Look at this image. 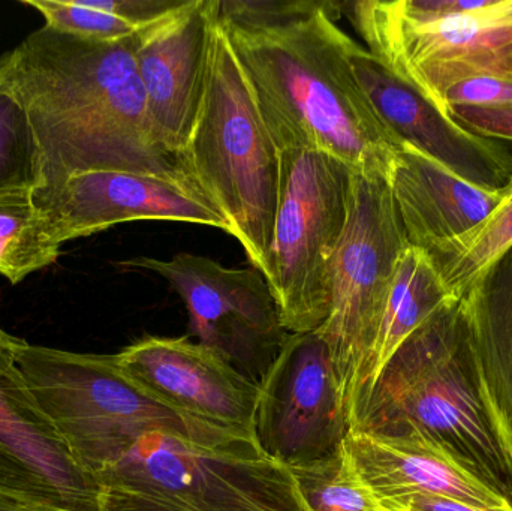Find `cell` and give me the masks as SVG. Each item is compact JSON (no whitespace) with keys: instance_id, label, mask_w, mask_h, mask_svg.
I'll list each match as a JSON object with an SVG mask.
<instances>
[{"instance_id":"cell-1","label":"cell","mask_w":512,"mask_h":511,"mask_svg":"<svg viewBox=\"0 0 512 511\" xmlns=\"http://www.w3.org/2000/svg\"><path fill=\"white\" fill-rule=\"evenodd\" d=\"M137 35L90 41L44 24L0 54V78L20 99L38 140L42 186L35 192L87 171L155 174L195 185L153 128L135 60Z\"/></svg>"},{"instance_id":"cell-2","label":"cell","mask_w":512,"mask_h":511,"mask_svg":"<svg viewBox=\"0 0 512 511\" xmlns=\"http://www.w3.org/2000/svg\"><path fill=\"white\" fill-rule=\"evenodd\" d=\"M340 5L291 26L245 30L222 23L277 152L316 150L352 171L390 176L397 150L352 69ZM219 17V15H218Z\"/></svg>"},{"instance_id":"cell-3","label":"cell","mask_w":512,"mask_h":511,"mask_svg":"<svg viewBox=\"0 0 512 511\" xmlns=\"http://www.w3.org/2000/svg\"><path fill=\"white\" fill-rule=\"evenodd\" d=\"M351 429L426 435L512 503V432L487 386L460 299L403 342L358 404Z\"/></svg>"},{"instance_id":"cell-4","label":"cell","mask_w":512,"mask_h":511,"mask_svg":"<svg viewBox=\"0 0 512 511\" xmlns=\"http://www.w3.org/2000/svg\"><path fill=\"white\" fill-rule=\"evenodd\" d=\"M17 362L72 456L92 476L155 432L207 446L254 441L171 407L132 380L116 354L71 353L23 339Z\"/></svg>"},{"instance_id":"cell-5","label":"cell","mask_w":512,"mask_h":511,"mask_svg":"<svg viewBox=\"0 0 512 511\" xmlns=\"http://www.w3.org/2000/svg\"><path fill=\"white\" fill-rule=\"evenodd\" d=\"M180 159L264 276L279 198V152L218 15L203 101Z\"/></svg>"},{"instance_id":"cell-6","label":"cell","mask_w":512,"mask_h":511,"mask_svg":"<svg viewBox=\"0 0 512 511\" xmlns=\"http://www.w3.org/2000/svg\"><path fill=\"white\" fill-rule=\"evenodd\" d=\"M104 511H310L288 468L254 441L147 435L98 477Z\"/></svg>"},{"instance_id":"cell-7","label":"cell","mask_w":512,"mask_h":511,"mask_svg":"<svg viewBox=\"0 0 512 511\" xmlns=\"http://www.w3.org/2000/svg\"><path fill=\"white\" fill-rule=\"evenodd\" d=\"M352 17L370 53L442 111L450 87L512 74V0H364Z\"/></svg>"},{"instance_id":"cell-8","label":"cell","mask_w":512,"mask_h":511,"mask_svg":"<svg viewBox=\"0 0 512 511\" xmlns=\"http://www.w3.org/2000/svg\"><path fill=\"white\" fill-rule=\"evenodd\" d=\"M279 198L264 278L291 335L321 329L330 314V273L348 221L354 171L316 150L279 152Z\"/></svg>"},{"instance_id":"cell-9","label":"cell","mask_w":512,"mask_h":511,"mask_svg":"<svg viewBox=\"0 0 512 511\" xmlns=\"http://www.w3.org/2000/svg\"><path fill=\"white\" fill-rule=\"evenodd\" d=\"M408 246L388 177L378 171H354L348 221L331 264L330 314L316 330L330 350L349 422L358 371Z\"/></svg>"},{"instance_id":"cell-10","label":"cell","mask_w":512,"mask_h":511,"mask_svg":"<svg viewBox=\"0 0 512 511\" xmlns=\"http://www.w3.org/2000/svg\"><path fill=\"white\" fill-rule=\"evenodd\" d=\"M123 266L162 276L182 297L198 344L216 351L256 384L291 335L283 329L267 281L254 267L228 269L186 252L171 260L135 258Z\"/></svg>"},{"instance_id":"cell-11","label":"cell","mask_w":512,"mask_h":511,"mask_svg":"<svg viewBox=\"0 0 512 511\" xmlns=\"http://www.w3.org/2000/svg\"><path fill=\"white\" fill-rule=\"evenodd\" d=\"M259 449L283 467L340 452L351 431L330 350L318 332L289 335L259 383Z\"/></svg>"},{"instance_id":"cell-12","label":"cell","mask_w":512,"mask_h":511,"mask_svg":"<svg viewBox=\"0 0 512 511\" xmlns=\"http://www.w3.org/2000/svg\"><path fill=\"white\" fill-rule=\"evenodd\" d=\"M21 341L0 327V495L44 511H104L98 479L72 456L18 366Z\"/></svg>"},{"instance_id":"cell-13","label":"cell","mask_w":512,"mask_h":511,"mask_svg":"<svg viewBox=\"0 0 512 511\" xmlns=\"http://www.w3.org/2000/svg\"><path fill=\"white\" fill-rule=\"evenodd\" d=\"M349 59L367 101L397 146L417 150L486 191H502L511 182L512 153L507 149L457 125L435 102L355 41Z\"/></svg>"},{"instance_id":"cell-14","label":"cell","mask_w":512,"mask_h":511,"mask_svg":"<svg viewBox=\"0 0 512 511\" xmlns=\"http://www.w3.org/2000/svg\"><path fill=\"white\" fill-rule=\"evenodd\" d=\"M60 243L131 221H174L221 228L230 225L192 183L131 171H87L59 188L33 192Z\"/></svg>"},{"instance_id":"cell-15","label":"cell","mask_w":512,"mask_h":511,"mask_svg":"<svg viewBox=\"0 0 512 511\" xmlns=\"http://www.w3.org/2000/svg\"><path fill=\"white\" fill-rule=\"evenodd\" d=\"M216 15L218 0H185L137 35L135 60L153 128L179 159L203 101Z\"/></svg>"},{"instance_id":"cell-16","label":"cell","mask_w":512,"mask_h":511,"mask_svg":"<svg viewBox=\"0 0 512 511\" xmlns=\"http://www.w3.org/2000/svg\"><path fill=\"white\" fill-rule=\"evenodd\" d=\"M116 357L132 380L171 407L256 441L259 384L216 351L188 338L147 336Z\"/></svg>"},{"instance_id":"cell-17","label":"cell","mask_w":512,"mask_h":511,"mask_svg":"<svg viewBox=\"0 0 512 511\" xmlns=\"http://www.w3.org/2000/svg\"><path fill=\"white\" fill-rule=\"evenodd\" d=\"M345 450L381 501L432 495L483 507L510 506L450 450L426 435H375L351 429Z\"/></svg>"},{"instance_id":"cell-18","label":"cell","mask_w":512,"mask_h":511,"mask_svg":"<svg viewBox=\"0 0 512 511\" xmlns=\"http://www.w3.org/2000/svg\"><path fill=\"white\" fill-rule=\"evenodd\" d=\"M409 245L436 254L480 227L502 191L478 188L411 147H400L388 176Z\"/></svg>"},{"instance_id":"cell-19","label":"cell","mask_w":512,"mask_h":511,"mask_svg":"<svg viewBox=\"0 0 512 511\" xmlns=\"http://www.w3.org/2000/svg\"><path fill=\"white\" fill-rule=\"evenodd\" d=\"M453 300L432 257L409 245L397 263L378 332L358 371L352 416L403 342Z\"/></svg>"},{"instance_id":"cell-20","label":"cell","mask_w":512,"mask_h":511,"mask_svg":"<svg viewBox=\"0 0 512 511\" xmlns=\"http://www.w3.org/2000/svg\"><path fill=\"white\" fill-rule=\"evenodd\" d=\"M460 300L487 386L512 432V246Z\"/></svg>"},{"instance_id":"cell-21","label":"cell","mask_w":512,"mask_h":511,"mask_svg":"<svg viewBox=\"0 0 512 511\" xmlns=\"http://www.w3.org/2000/svg\"><path fill=\"white\" fill-rule=\"evenodd\" d=\"M62 246L32 191H0V276L20 284L56 263Z\"/></svg>"},{"instance_id":"cell-22","label":"cell","mask_w":512,"mask_h":511,"mask_svg":"<svg viewBox=\"0 0 512 511\" xmlns=\"http://www.w3.org/2000/svg\"><path fill=\"white\" fill-rule=\"evenodd\" d=\"M512 246V179L486 221L468 237L430 255L448 293L462 299L481 275Z\"/></svg>"},{"instance_id":"cell-23","label":"cell","mask_w":512,"mask_h":511,"mask_svg":"<svg viewBox=\"0 0 512 511\" xmlns=\"http://www.w3.org/2000/svg\"><path fill=\"white\" fill-rule=\"evenodd\" d=\"M310 511H387L345 450L288 468Z\"/></svg>"},{"instance_id":"cell-24","label":"cell","mask_w":512,"mask_h":511,"mask_svg":"<svg viewBox=\"0 0 512 511\" xmlns=\"http://www.w3.org/2000/svg\"><path fill=\"white\" fill-rule=\"evenodd\" d=\"M41 186V152L29 116L0 78V191L35 192Z\"/></svg>"},{"instance_id":"cell-25","label":"cell","mask_w":512,"mask_h":511,"mask_svg":"<svg viewBox=\"0 0 512 511\" xmlns=\"http://www.w3.org/2000/svg\"><path fill=\"white\" fill-rule=\"evenodd\" d=\"M44 17L45 26L90 41H119L140 32L104 8L101 0H21Z\"/></svg>"},{"instance_id":"cell-26","label":"cell","mask_w":512,"mask_h":511,"mask_svg":"<svg viewBox=\"0 0 512 511\" xmlns=\"http://www.w3.org/2000/svg\"><path fill=\"white\" fill-rule=\"evenodd\" d=\"M331 2H261V0H218L219 20L245 30H271L291 26L312 17Z\"/></svg>"},{"instance_id":"cell-27","label":"cell","mask_w":512,"mask_h":511,"mask_svg":"<svg viewBox=\"0 0 512 511\" xmlns=\"http://www.w3.org/2000/svg\"><path fill=\"white\" fill-rule=\"evenodd\" d=\"M448 116L471 134L489 140L512 141V104L456 105Z\"/></svg>"},{"instance_id":"cell-28","label":"cell","mask_w":512,"mask_h":511,"mask_svg":"<svg viewBox=\"0 0 512 511\" xmlns=\"http://www.w3.org/2000/svg\"><path fill=\"white\" fill-rule=\"evenodd\" d=\"M512 104V74L472 77L450 87L444 96V111L456 105ZM448 114V113H447Z\"/></svg>"},{"instance_id":"cell-29","label":"cell","mask_w":512,"mask_h":511,"mask_svg":"<svg viewBox=\"0 0 512 511\" xmlns=\"http://www.w3.org/2000/svg\"><path fill=\"white\" fill-rule=\"evenodd\" d=\"M388 511H512V504L505 507H483L450 498L432 497V495H408L382 501Z\"/></svg>"},{"instance_id":"cell-30","label":"cell","mask_w":512,"mask_h":511,"mask_svg":"<svg viewBox=\"0 0 512 511\" xmlns=\"http://www.w3.org/2000/svg\"><path fill=\"white\" fill-rule=\"evenodd\" d=\"M0 511H44L0 495Z\"/></svg>"},{"instance_id":"cell-31","label":"cell","mask_w":512,"mask_h":511,"mask_svg":"<svg viewBox=\"0 0 512 511\" xmlns=\"http://www.w3.org/2000/svg\"><path fill=\"white\" fill-rule=\"evenodd\" d=\"M388 511V510H387Z\"/></svg>"}]
</instances>
